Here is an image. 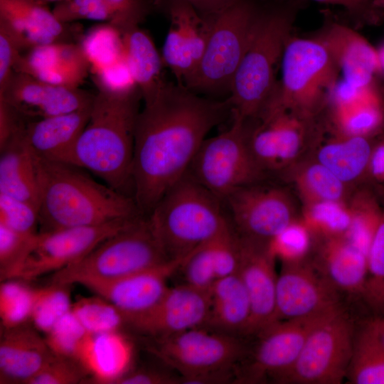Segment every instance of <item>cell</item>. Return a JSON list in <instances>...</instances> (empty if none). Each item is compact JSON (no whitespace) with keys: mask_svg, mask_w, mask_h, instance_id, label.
Returning a JSON list of instances; mask_svg holds the SVG:
<instances>
[{"mask_svg":"<svg viewBox=\"0 0 384 384\" xmlns=\"http://www.w3.org/2000/svg\"><path fill=\"white\" fill-rule=\"evenodd\" d=\"M230 114L228 98L204 97L166 81L144 100L135 125L132 174V197L144 216L186 174L208 133Z\"/></svg>","mask_w":384,"mask_h":384,"instance_id":"obj_1","label":"cell"},{"mask_svg":"<svg viewBox=\"0 0 384 384\" xmlns=\"http://www.w3.org/2000/svg\"><path fill=\"white\" fill-rule=\"evenodd\" d=\"M32 154L39 233L143 215L133 197L95 181L80 166Z\"/></svg>","mask_w":384,"mask_h":384,"instance_id":"obj_2","label":"cell"},{"mask_svg":"<svg viewBox=\"0 0 384 384\" xmlns=\"http://www.w3.org/2000/svg\"><path fill=\"white\" fill-rule=\"evenodd\" d=\"M141 100L138 87L126 92L98 90L70 162L125 194L127 186H132L134 132Z\"/></svg>","mask_w":384,"mask_h":384,"instance_id":"obj_3","label":"cell"},{"mask_svg":"<svg viewBox=\"0 0 384 384\" xmlns=\"http://www.w3.org/2000/svg\"><path fill=\"white\" fill-rule=\"evenodd\" d=\"M223 202L187 173L147 216L169 260L184 259L230 223Z\"/></svg>","mask_w":384,"mask_h":384,"instance_id":"obj_4","label":"cell"},{"mask_svg":"<svg viewBox=\"0 0 384 384\" xmlns=\"http://www.w3.org/2000/svg\"><path fill=\"white\" fill-rule=\"evenodd\" d=\"M289 7L262 9L254 33L228 97L232 115L244 121L260 115L275 87V67L292 28Z\"/></svg>","mask_w":384,"mask_h":384,"instance_id":"obj_5","label":"cell"},{"mask_svg":"<svg viewBox=\"0 0 384 384\" xmlns=\"http://www.w3.org/2000/svg\"><path fill=\"white\" fill-rule=\"evenodd\" d=\"M262 9L254 0H230L206 14L210 30L201 60L183 85L196 93H230Z\"/></svg>","mask_w":384,"mask_h":384,"instance_id":"obj_6","label":"cell"},{"mask_svg":"<svg viewBox=\"0 0 384 384\" xmlns=\"http://www.w3.org/2000/svg\"><path fill=\"white\" fill-rule=\"evenodd\" d=\"M149 351L176 370L182 383H210L238 377L249 346L244 338L198 326L149 338Z\"/></svg>","mask_w":384,"mask_h":384,"instance_id":"obj_7","label":"cell"},{"mask_svg":"<svg viewBox=\"0 0 384 384\" xmlns=\"http://www.w3.org/2000/svg\"><path fill=\"white\" fill-rule=\"evenodd\" d=\"M281 60L280 82L260 115L312 113L338 80L339 70L331 54L319 39L289 38Z\"/></svg>","mask_w":384,"mask_h":384,"instance_id":"obj_8","label":"cell"},{"mask_svg":"<svg viewBox=\"0 0 384 384\" xmlns=\"http://www.w3.org/2000/svg\"><path fill=\"white\" fill-rule=\"evenodd\" d=\"M168 260L147 217L142 216L79 260L53 273L51 283L82 286L110 281Z\"/></svg>","mask_w":384,"mask_h":384,"instance_id":"obj_9","label":"cell"},{"mask_svg":"<svg viewBox=\"0 0 384 384\" xmlns=\"http://www.w3.org/2000/svg\"><path fill=\"white\" fill-rule=\"evenodd\" d=\"M232 117L228 129L204 140L187 172L222 202L235 190L255 183L262 171L249 146L246 121Z\"/></svg>","mask_w":384,"mask_h":384,"instance_id":"obj_10","label":"cell"},{"mask_svg":"<svg viewBox=\"0 0 384 384\" xmlns=\"http://www.w3.org/2000/svg\"><path fill=\"white\" fill-rule=\"evenodd\" d=\"M356 327L344 307L318 324L308 336L281 384H340L353 353Z\"/></svg>","mask_w":384,"mask_h":384,"instance_id":"obj_11","label":"cell"},{"mask_svg":"<svg viewBox=\"0 0 384 384\" xmlns=\"http://www.w3.org/2000/svg\"><path fill=\"white\" fill-rule=\"evenodd\" d=\"M142 216L38 233L7 279L28 281L48 273H55L79 260Z\"/></svg>","mask_w":384,"mask_h":384,"instance_id":"obj_12","label":"cell"},{"mask_svg":"<svg viewBox=\"0 0 384 384\" xmlns=\"http://www.w3.org/2000/svg\"><path fill=\"white\" fill-rule=\"evenodd\" d=\"M338 309L309 317L279 320L262 330L252 338L255 343L249 346L240 366L238 380L279 383L294 365L311 331Z\"/></svg>","mask_w":384,"mask_h":384,"instance_id":"obj_13","label":"cell"},{"mask_svg":"<svg viewBox=\"0 0 384 384\" xmlns=\"http://www.w3.org/2000/svg\"><path fill=\"white\" fill-rule=\"evenodd\" d=\"M282 262L276 289L277 321L326 314L343 306L342 295L306 256Z\"/></svg>","mask_w":384,"mask_h":384,"instance_id":"obj_14","label":"cell"},{"mask_svg":"<svg viewBox=\"0 0 384 384\" xmlns=\"http://www.w3.org/2000/svg\"><path fill=\"white\" fill-rule=\"evenodd\" d=\"M223 203L241 237L270 242L294 222L289 200L278 188L250 184L232 192Z\"/></svg>","mask_w":384,"mask_h":384,"instance_id":"obj_15","label":"cell"},{"mask_svg":"<svg viewBox=\"0 0 384 384\" xmlns=\"http://www.w3.org/2000/svg\"><path fill=\"white\" fill-rule=\"evenodd\" d=\"M238 236L240 249L238 274L251 306V316L245 338H252L277 321L276 257L270 242Z\"/></svg>","mask_w":384,"mask_h":384,"instance_id":"obj_16","label":"cell"},{"mask_svg":"<svg viewBox=\"0 0 384 384\" xmlns=\"http://www.w3.org/2000/svg\"><path fill=\"white\" fill-rule=\"evenodd\" d=\"M95 94L40 80L15 71L0 90L4 101L28 120H36L72 112L92 104Z\"/></svg>","mask_w":384,"mask_h":384,"instance_id":"obj_17","label":"cell"},{"mask_svg":"<svg viewBox=\"0 0 384 384\" xmlns=\"http://www.w3.org/2000/svg\"><path fill=\"white\" fill-rule=\"evenodd\" d=\"M209 307V292L183 283L169 287L152 308L127 319L125 324L149 338L164 337L203 326Z\"/></svg>","mask_w":384,"mask_h":384,"instance_id":"obj_18","label":"cell"},{"mask_svg":"<svg viewBox=\"0 0 384 384\" xmlns=\"http://www.w3.org/2000/svg\"><path fill=\"white\" fill-rule=\"evenodd\" d=\"M170 27L161 53L164 66L183 82L194 72L204 53L210 21L192 4L183 0H168Z\"/></svg>","mask_w":384,"mask_h":384,"instance_id":"obj_19","label":"cell"},{"mask_svg":"<svg viewBox=\"0 0 384 384\" xmlns=\"http://www.w3.org/2000/svg\"><path fill=\"white\" fill-rule=\"evenodd\" d=\"M184 259L168 260L113 280L82 286L114 305L126 324L127 319L147 311L161 299L169 287V279L178 271Z\"/></svg>","mask_w":384,"mask_h":384,"instance_id":"obj_20","label":"cell"},{"mask_svg":"<svg viewBox=\"0 0 384 384\" xmlns=\"http://www.w3.org/2000/svg\"><path fill=\"white\" fill-rule=\"evenodd\" d=\"M0 26L21 53L46 44L79 42L80 29L74 23L60 22L48 5L34 0H0Z\"/></svg>","mask_w":384,"mask_h":384,"instance_id":"obj_21","label":"cell"},{"mask_svg":"<svg viewBox=\"0 0 384 384\" xmlns=\"http://www.w3.org/2000/svg\"><path fill=\"white\" fill-rule=\"evenodd\" d=\"M14 70L53 85L79 88L91 71V65L80 42H60L20 53Z\"/></svg>","mask_w":384,"mask_h":384,"instance_id":"obj_22","label":"cell"},{"mask_svg":"<svg viewBox=\"0 0 384 384\" xmlns=\"http://www.w3.org/2000/svg\"><path fill=\"white\" fill-rule=\"evenodd\" d=\"M314 267L342 295L361 297L368 270V254L346 235L326 236L315 256Z\"/></svg>","mask_w":384,"mask_h":384,"instance_id":"obj_23","label":"cell"},{"mask_svg":"<svg viewBox=\"0 0 384 384\" xmlns=\"http://www.w3.org/2000/svg\"><path fill=\"white\" fill-rule=\"evenodd\" d=\"M36 330L26 324L1 328L0 383L28 384L53 356Z\"/></svg>","mask_w":384,"mask_h":384,"instance_id":"obj_24","label":"cell"},{"mask_svg":"<svg viewBox=\"0 0 384 384\" xmlns=\"http://www.w3.org/2000/svg\"><path fill=\"white\" fill-rule=\"evenodd\" d=\"M92 105L66 114L28 120L23 135L31 150L45 159L70 164L77 141L89 121Z\"/></svg>","mask_w":384,"mask_h":384,"instance_id":"obj_25","label":"cell"},{"mask_svg":"<svg viewBox=\"0 0 384 384\" xmlns=\"http://www.w3.org/2000/svg\"><path fill=\"white\" fill-rule=\"evenodd\" d=\"M325 31L318 39L326 47L342 79L359 87L370 85L379 70L378 51L346 26L335 23Z\"/></svg>","mask_w":384,"mask_h":384,"instance_id":"obj_26","label":"cell"},{"mask_svg":"<svg viewBox=\"0 0 384 384\" xmlns=\"http://www.w3.org/2000/svg\"><path fill=\"white\" fill-rule=\"evenodd\" d=\"M133 347L119 331L88 333L75 359L89 375V383L115 384L131 370Z\"/></svg>","mask_w":384,"mask_h":384,"instance_id":"obj_27","label":"cell"},{"mask_svg":"<svg viewBox=\"0 0 384 384\" xmlns=\"http://www.w3.org/2000/svg\"><path fill=\"white\" fill-rule=\"evenodd\" d=\"M302 134L301 124L293 114L277 112L262 117V124L248 133V144L262 169L278 168L297 154Z\"/></svg>","mask_w":384,"mask_h":384,"instance_id":"obj_28","label":"cell"},{"mask_svg":"<svg viewBox=\"0 0 384 384\" xmlns=\"http://www.w3.org/2000/svg\"><path fill=\"white\" fill-rule=\"evenodd\" d=\"M209 295V312L203 326L245 338L250 320L251 306L238 272L217 279Z\"/></svg>","mask_w":384,"mask_h":384,"instance_id":"obj_29","label":"cell"},{"mask_svg":"<svg viewBox=\"0 0 384 384\" xmlns=\"http://www.w3.org/2000/svg\"><path fill=\"white\" fill-rule=\"evenodd\" d=\"M23 129L0 149V193L38 209V191L33 154L23 138Z\"/></svg>","mask_w":384,"mask_h":384,"instance_id":"obj_30","label":"cell"},{"mask_svg":"<svg viewBox=\"0 0 384 384\" xmlns=\"http://www.w3.org/2000/svg\"><path fill=\"white\" fill-rule=\"evenodd\" d=\"M122 36L126 64L142 100H146L165 82L161 55L150 36L139 26L126 30Z\"/></svg>","mask_w":384,"mask_h":384,"instance_id":"obj_31","label":"cell"},{"mask_svg":"<svg viewBox=\"0 0 384 384\" xmlns=\"http://www.w3.org/2000/svg\"><path fill=\"white\" fill-rule=\"evenodd\" d=\"M346 378L351 384H384V344L373 318L356 329Z\"/></svg>","mask_w":384,"mask_h":384,"instance_id":"obj_32","label":"cell"},{"mask_svg":"<svg viewBox=\"0 0 384 384\" xmlns=\"http://www.w3.org/2000/svg\"><path fill=\"white\" fill-rule=\"evenodd\" d=\"M347 137L343 141L324 146L318 154L319 163L343 182L358 177L370 158V147L363 137Z\"/></svg>","mask_w":384,"mask_h":384,"instance_id":"obj_33","label":"cell"},{"mask_svg":"<svg viewBox=\"0 0 384 384\" xmlns=\"http://www.w3.org/2000/svg\"><path fill=\"white\" fill-rule=\"evenodd\" d=\"M80 43L93 73L124 60L122 33L109 22L92 27L82 36Z\"/></svg>","mask_w":384,"mask_h":384,"instance_id":"obj_34","label":"cell"},{"mask_svg":"<svg viewBox=\"0 0 384 384\" xmlns=\"http://www.w3.org/2000/svg\"><path fill=\"white\" fill-rule=\"evenodd\" d=\"M360 297L374 316H384V217L368 250L367 274Z\"/></svg>","mask_w":384,"mask_h":384,"instance_id":"obj_35","label":"cell"},{"mask_svg":"<svg viewBox=\"0 0 384 384\" xmlns=\"http://www.w3.org/2000/svg\"><path fill=\"white\" fill-rule=\"evenodd\" d=\"M72 306L69 286L51 283L36 288L30 320L36 329L46 334Z\"/></svg>","mask_w":384,"mask_h":384,"instance_id":"obj_36","label":"cell"},{"mask_svg":"<svg viewBox=\"0 0 384 384\" xmlns=\"http://www.w3.org/2000/svg\"><path fill=\"white\" fill-rule=\"evenodd\" d=\"M72 311L88 333L117 331L125 324L122 312L111 302L96 297H80L73 303Z\"/></svg>","mask_w":384,"mask_h":384,"instance_id":"obj_37","label":"cell"},{"mask_svg":"<svg viewBox=\"0 0 384 384\" xmlns=\"http://www.w3.org/2000/svg\"><path fill=\"white\" fill-rule=\"evenodd\" d=\"M35 289L19 279L4 280L0 285V319L4 329L16 327L31 319Z\"/></svg>","mask_w":384,"mask_h":384,"instance_id":"obj_38","label":"cell"},{"mask_svg":"<svg viewBox=\"0 0 384 384\" xmlns=\"http://www.w3.org/2000/svg\"><path fill=\"white\" fill-rule=\"evenodd\" d=\"M337 122L347 136H360L374 130L383 114L378 95L374 91L368 97L347 107L336 108Z\"/></svg>","mask_w":384,"mask_h":384,"instance_id":"obj_39","label":"cell"},{"mask_svg":"<svg viewBox=\"0 0 384 384\" xmlns=\"http://www.w3.org/2000/svg\"><path fill=\"white\" fill-rule=\"evenodd\" d=\"M351 221L352 214L337 201H320L307 209L304 225L325 236L346 235Z\"/></svg>","mask_w":384,"mask_h":384,"instance_id":"obj_40","label":"cell"},{"mask_svg":"<svg viewBox=\"0 0 384 384\" xmlns=\"http://www.w3.org/2000/svg\"><path fill=\"white\" fill-rule=\"evenodd\" d=\"M87 334L71 309L54 324L44 338L54 355L75 358Z\"/></svg>","mask_w":384,"mask_h":384,"instance_id":"obj_41","label":"cell"},{"mask_svg":"<svg viewBox=\"0 0 384 384\" xmlns=\"http://www.w3.org/2000/svg\"><path fill=\"white\" fill-rule=\"evenodd\" d=\"M178 270L183 273L185 284L210 292L216 282L210 240L200 245L183 261Z\"/></svg>","mask_w":384,"mask_h":384,"instance_id":"obj_42","label":"cell"},{"mask_svg":"<svg viewBox=\"0 0 384 384\" xmlns=\"http://www.w3.org/2000/svg\"><path fill=\"white\" fill-rule=\"evenodd\" d=\"M0 224L21 234L39 232L38 209L23 201L0 193Z\"/></svg>","mask_w":384,"mask_h":384,"instance_id":"obj_43","label":"cell"},{"mask_svg":"<svg viewBox=\"0 0 384 384\" xmlns=\"http://www.w3.org/2000/svg\"><path fill=\"white\" fill-rule=\"evenodd\" d=\"M89 381V375L74 358L54 355L28 384H78Z\"/></svg>","mask_w":384,"mask_h":384,"instance_id":"obj_44","label":"cell"},{"mask_svg":"<svg viewBox=\"0 0 384 384\" xmlns=\"http://www.w3.org/2000/svg\"><path fill=\"white\" fill-rule=\"evenodd\" d=\"M53 12L63 23L80 20L110 22L113 14L106 0H64L55 4Z\"/></svg>","mask_w":384,"mask_h":384,"instance_id":"obj_45","label":"cell"},{"mask_svg":"<svg viewBox=\"0 0 384 384\" xmlns=\"http://www.w3.org/2000/svg\"><path fill=\"white\" fill-rule=\"evenodd\" d=\"M301 181L302 186L314 201H338L342 196L343 181L320 163L307 168Z\"/></svg>","mask_w":384,"mask_h":384,"instance_id":"obj_46","label":"cell"},{"mask_svg":"<svg viewBox=\"0 0 384 384\" xmlns=\"http://www.w3.org/2000/svg\"><path fill=\"white\" fill-rule=\"evenodd\" d=\"M37 235V234H36ZM0 224V277L6 280L29 250L35 237Z\"/></svg>","mask_w":384,"mask_h":384,"instance_id":"obj_47","label":"cell"},{"mask_svg":"<svg viewBox=\"0 0 384 384\" xmlns=\"http://www.w3.org/2000/svg\"><path fill=\"white\" fill-rule=\"evenodd\" d=\"M309 231L305 225L293 222L275 236L270 247L276 258L283 261L304 257L310 244Z\"/></svg>","mask_w":384,"mask_h":384,"instance_id":"obj_48","label":"cell"},{"mask_svg":"<svg viewBox=\"0 0 384 384\" xmlns=\"http://www.w3.org/2000/svg\"><path fill=\"white\" fill-rule=\"evenodd\" d=\"M112 14L109 22L121 33L127 29L138 26L150 13L153 6L151 0H106Z\"/></svg>","mask_w":384,"mask_h":384,"instance_id":"obj_49","label":"cell"},{"mask_svg":"<svg viewBox=\"0 0 384 384\" xmlns=\"http://www.w3.org/2000/svg\"><path fill=\"white\" fill-rule=\"evenodd\" d=\"M94 74L98 90L126 92L137 87L129 71L125 60Z\"/></svg>","mask_w":384,"mask_h":384,"instance_id":"obj_50","label":"cell"},{"mask_svg":"<svg viewBox=\"0 0 384 384\" xmlns=\"http://www.w3.org/2000/svg\"><path fill=\"white\" fill-rule=\"evenodd\" d=\"M379 221L370 212L357 210L352 213L351 224L346 236L368 254Z\"/></svg>","mask_w":384,"mask_h":384,"instance_id":"obj_51","label":"cell"},{"mask_svg":"<svg viewBox=\"0 0 384 384\" xmlns=\"http://www.w3.org/2000/svg\"><path fill=\"white\" fill-rule=\"evenodd\" d=\"M343 7L355 16L366 21H376L384 14V0H314Z\"/></svg>","mask_w":384,"mask_h":384,"instance_id":"obj_52","label":"cell"},{"mask_svg":"<svg viewBox=\"0 0 384 384\" xmlns=\"http://www.w3.org/2000/svg\"><path fill=\"white\" fill-rule=\"evenodd\" d=\"M20 53L14 39L0 26V90L5 87L14 72V67Z\"/></svg>","mask_w":384,"mask_h":384,"instance_id":"obj_53","label":"cell"},{"mask_svg":"<svg viewBox=\"0 0 384 384\" xmlns=\"http://www.w3.org/2000/svg\"><path fill=\"white\" fill-rule=\"evenodd\" d=\"M182 383L181 377L151 368L129 370L115 384H176Z\"/></svg>","mask_w":384,"mask_h":384,"instance_id":"obj_54","label":"cell"},{"mask_svg":"<svg viewBox=\"0 0 384 384\" xmlns=\"http://www.w3.org/2000/svg\"><path fill=\"white\" fill-rule=\"evenodd\" d=\"M375 89L372 85L359 87L341 79L335 84L331 97L335 107H347L363 100L370 95Z\"/></svg>","mask_w":384,"mask_h":384,"instance_id":"obj_55","label":"cell"},{"mask_svg":"<svg viewBox=\"0 0 384 384\" xmlns=\"http://www.w3.org/2000/svg\"><path fill=\"white\" fill-rule=\"evenodd\" d=\"M27 121L9 105L0 100V149L23 129Z\"/></svg>","mask_w":384,"mask_h":384,"instance_id":"obj_56","label":"cell"},{"mask_svg":"<svg viewBox=\"0 0 384 384\" xmlns=\"http://www.w3.org/2000/svg\"><path fill=\"white\" fill-rule=\"evenodd\" d=\"M373 174L378 177H384V144L378 146L370 160Z\"/></svg>","mask_w":384,"mask_h":384,"instance_id":"obj_57","label":"cell"},{"mask_svg":"<svg viewBox=\"0 0 384 384\" xmlns=\"http://www.w3.org/2000/svg\"><path fill=\"white\" fill-rule=\"evenodd\" d=\"M192 4L201 13L213 11L230 0H183Z\"/></svg>","mask_w":384,"mask_h":384,"instance_id":"obj_58","label":"cell"},{"mask_svg":"<svg viewBox=\"0 0 384 384\" xmlns=\"http://www.w3.org/2000/svg\"><path fill=\"white\" fill-rule=\"evenodd\" d=\"M378 51L379 70L384 71V46Z\"/></svg>","mask_w":384,"mask_h":384,"instance_id":"obj_59","label":"cell"},{"mask_svg":"<svg viewBox=\"0 0 384 384\" xmlns=\"http://www.w3.org/2000/svg\"><path fill=\"white\" fill-rule=\"evenodd\" d=\"M38 3H41L42 4H45V5H48V4H50V3H55V4H57L58 2H60V1H63L64 0H34Z\"/></svg>","mask_w":384,"mask_h":384,"instance_id":"obj_60","label":"cell"}]
</instances>
